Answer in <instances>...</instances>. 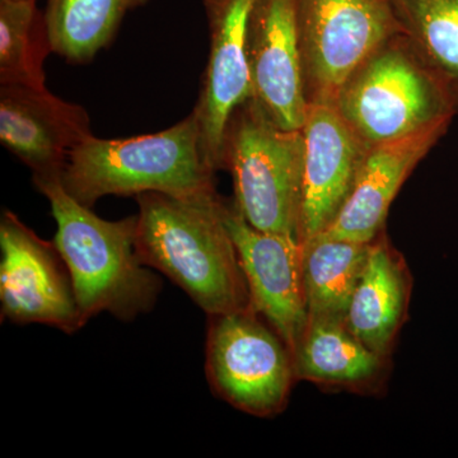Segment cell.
Masks as SVG:
<instances>
[{
	"label": "cell",
	"mask_w": 458,
	"mask_h": 458,
	"mask_svg": "<svg viewBox=\"0 0 458 458\" xmlns=\"http://www.w3.org/2000/svg\"><path fill=\"white\" fill-rule=\"evenodd\" d=\"M212 165L201 147L195 114L155 134L123 140L89 135L72 150L62 174L65 191L92 209L99 199L159 192L191 203H213Z\"/></svg>",
	"instance_id": "6da1fadb"
},
{
	"label": "cell",
	"mask_w": 458,
	"mask_h": 458,
	"mask_svg": "<svg viewBox=\"0 0 458 458\" xmlns=\"http://www.w3.org/2000/svg\"><path fill=\"white\" fill-rule=\"evenodd\" d=\"M137 249L208 316L250 307L245 274L225 218V199L191 203L146 192L137 197Z\"/></svg>",
	"instance_id": "7a4b0ae2"
},
{
	"label": "cell",
	"mask_w": 458,
	"mask_h": 458,
	"mask_svg": "<svg viewBox=\"0 0 458 458\" xmlns=\"http://www.w3.org/2000/svg\"><path fill=\"white\" fill-rule=\"evenodd\" d=\"M33 183L49 200L54 243L71 274L84 325L102 312L131 321L149 311L161 283L138 252L137 216L99 218L65 191L62 174L33 177Z\"/></svg>",
	"instance_id": "3957f363"
},
{
	"label": "cell",
	"mask_w": 458,
	"mask_h": 458,
	"mask_svg": "<svg viewBox=\"0 0 458 458\" xmlns=\"http://www.w3.org/2000/svg\"><path fill=\"white\" fill-rule=\"evenodd\" d=\"M334 104L367 148L448 128L458 110L403 32L386 38L352 72Z\"/></svg>",
	"instance_id": "277c9868"
},
{
	"label": "cell",
	"mask_w": 458,
	"mask_h": 458,
	"mask_svg": "<svg viewBox=\"0 0 458 458\" xmlns=\"http://www.w3.org/2000/svg\"><path fill=\"white\" fill-rule=\"evenodd\" d=\"M222 170L233 180V204L252 227L300 241L302 131L280 128L254 98L232 114ZM301 242V241H300Z\"/></svg>",
	"instance_id": "5b68a950"
},
{
	"label": "cell",
	"mask_w": 458,
	"mask_h": 458,
	"mask_svg": "<svg viewBox=\"0 0 458 458\" xmlns=\"http://www.w3.org/2000/svg\"><path fill=\"white\" fill-rule=\"evenodd\" d=\"M209 319L205 369L214 393L255 417L280 414L298 381L284 340L251 306Z\"/></svg>",
	"instance_id": "8992f818"
},
{
	"label": "cell",
	"mask_w": 458,
	"mask_h": 458,
	"mask_svg": "<svg viewBox=\"0 0 458 458\" xmlns=\"http://www.w3.org/2000/svg\"><path fill=\"white\" fill-rule=\"evenodd\" d=\"M307 104L334 102L352 72L400 32L388 0H297Z\"/></svg>",
	"instance_id": "52a82bcc"
},
{
	"label": "cell",
	"mask_w": 458,
	"mask_h": 458,
	"mask_svg": "<svg viewBox=\"0 0 458 458\" xmlns=\"http://www.w3.org/2000/svg\"><path fill=\"white\" fill-rule=\"evenodd\" d=\"M0 251L3 318L47 325L68 334L84 327L71 274L54 241L42 240L17 214L4 210Z\"/></svg>",
	"instance_id": "ba28073f"
},
{
	"label": "cell",
	"mask_w": 458,
	"mask_h": 458,
	"mask_svg": "<svg viewBox=\"0 0 458 458\" xmlns=\"http://www.w3.org/2000/svg\"><path fill=\"white\" fill-rule=\"evenodd\" d=\"M223 218L245 274L250 306L269 322L294 357L309 324L303 246L293 237L252 227L233 201L225 200Z\"/></svg>",
	"instance_id": "9c48e42d"
},
{
	"label": "cell",
	"mask_w": 458,
	"mask_h": 458,
	"mask_svg": "<svg viewBox=\"0 0 458 458\" xmlns=\"http://www.w3.org/2000/svg\"><path fill=\"white\" fill-rule=\"evenodd\" d=\"M255 0H203L209 55L197 105L201 147L214 171L222 170L223 140L232 114L252 98L247 23Z\"/></svg>",
	"instance_id": "30bf717a"
},
{
	"label": "cell",
	"mask_w": 458,
	"mask_h": 458,
	"mask_svg": "<svg viewBox=\"0 0 458 458\" xmlns=\"http://www.w3.org/2000/svg\"><path fill=\"white\" fill-rule=\"evenodd\" d=\"M252 98L280 128L300 131L306 119L297 0H255L247 23Z\"/></svg>",
	"instance_id": "8fae6325"
},
{
	"label": "cell",
	"mask_w": 458,
	"mask_h": 458,
	"mask_svg": "<svg viewBox=\"0 0 458 458\" xmlns=\"http://www.w3.org/2000/svg\"><path fill=\"white\" fill-rule=\"evenodd\" d=\"M303 134L302 208L300 241L324 233L342 210L367 148L349 128L334 102H312Z\"/></svg>",
	"instance_id": "7c38bea8"
},
{
	"label": "cell",
	"mask_w": 458,
	"mask_h": 458,
	"mask_svg": "<svg viewBox=\"0 0 458 458\" xmlns=\"http://www.w3.org/2000/svg\"><path fill=\"white\" fill-rule=\"evenodd\" d=\"M92 134L81 105L47 89L0 84V140L33 177L62 174L72 150Z\"/></svg>",
	"instance_id": "4fadbf2b"
},
{
	"label": "cell",
	"mask_w": 458,
	"mask_h": 458,
	"mask_svg": "<svg viewBox=\"0 0 458 458\" xmlns=\"http://www.w3.org/2000/svg\"><path fill=\"white\" fill-rule=\"evenodd\" d=\"M447 129H430L369 148L345 204L318 237L360 243L375 241L385 231L388 210L401 186Z\"/></svg>",
	"instance_id": "5bb4252c"
},
{
	"label": "cell",
	"mask_w": 458,
	"mask_h": 458,
	"mask_svg": "<svg viewBox=\"0 0 458 458\" xmlns=\"http://www.w3.org/2000/svg\"><path fill=\"white\" fill-rule=\"evenodd\" d=\"M411 289L408 264L384 231L370 243L344 324L377 354L390 358L408 318Z\"/></svg>",
	"instance_id": "9a60e30c"
},
{
	"label": "cell",
	"mask_w": 458,
	"mask_h": 458,
	"mask_svg": "<svg viewBox=\"0 0 458 458\" xmlns=\"http://www.w3.org/2000/svg\"><path fill=\"white\" fill-rule=\"evenodd\" d=\"M293 358L297 379L363 393L382 385L390 363L335 318H309Z\"/></svg>",
	"instance_id": "2e32d148"
},
{
	"label": "cell",
	"mask_w": 458,
	"mask_h": 458,
	"mask_svg": "<svg viewBox=\"0 0 458 458\" xmlns=\"http://www.w3.org/2000/svg\"><path fill=\"white\" fill-rule=\"evenodd\" d=\"M149 0H47L45 21L54 54L71 64H89L110 47L129 12Z\"/></svg>",
	"instance_id": "e0dca14e"
},
{
	"label": "cell",
	"mask_w": 458,
	"mask_h": 458,
	"mask_svg": "<svg viewBox=\"0 0 458 458\" xmlns=\"http://www.w3.org/2000/svg\"><path fill=\"white\" fill-rule=\"evenodd\" d=\"M370 243L318 237L303 246V279L309 318H345Z\"/></svg>",
	"instance_id": "ac0fdd59"
},
{
	"label": "cell",
	"mask_w": 458,
	"mask_h": 458,
	"mask_svg": "<svg viewBox=\"0 0 458 458\" xmlns=\"http://www.w3.org/2000/svg\"><path fill=\"white\" fill-rule=\"evenodd\" d=\"M400 32L458 107V0H388Z\"/></svg>",
	"instance_id": "d6986e66"
},
{
	"label": "cell",
	"mask_w": 458,
	"mask_h": 458,
	"mask_svg": "<svg viewBox=\"0 0 458 458\" xmlns=\"http://www.w3.org/2000/svg\"><path fill=\"white\" fill-rule=\"evenodd\" d=\"M51 53L49 29L36 2H0V84L47 89Z\"/></svg>",
	"instance_id": "ffe728a7"
},
{
	"label": "cell",
	"mask_w": 458,
	"mask_h": 458,
	"mask_svg": "<svg viewBox=\"0 0 458 458\" xmlns=\"http://www.w3.org/2000/svg\"><path fill=\"white\" fill-rule=\"evenodd\" d=\"M0 2H36V0H0Z\"/></svg>",
	"instance_id": "44dd1931"
}]
</instances>
